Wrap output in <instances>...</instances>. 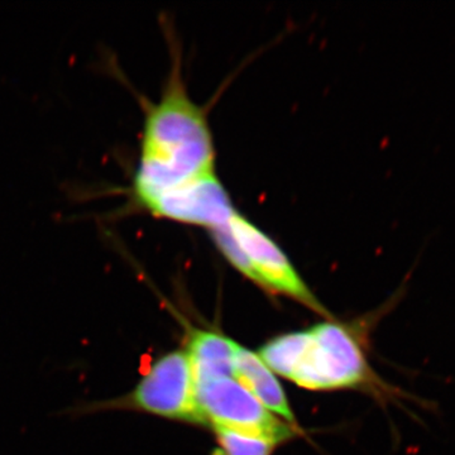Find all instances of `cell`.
Wrapping results in <instances>:
<instances>
[{"mask_svg": "<svg viewBox=\"0 0 455 455\" xmlns=\"http://www.w3.org/2000/svg\"><path fill=\"white\" fill-rule=\"evenodd\" d=\"M223 455H271L276 443L214 427Z\"/></svg>", "mask_w": 455, "mask_h": 455, "instance_id": "8", "label": "cell"}, {"mask_svg": "<svg viewBox=\"0 0 455 455\" xmlns=\"http://www.w3.org/2000/svg\"><path fill=\"white\" fill-rule=\"evenodd\" d=\"M209 235L224 259L245 278L266 291L287 296L329 316L283 248L238 209Z\"/></svg>", "mask_w": 455, "mask_h": 455, "instance_id": "2", "label": "cell"}, {"mask_svg": "<svg viewBox=\"0 0 455 455\" xmlns=\"http://www.w3.org/2000/svg\"><path fill=\"white\" fill-rule=\"evenodd\" d=\"M235 379L243 385L269 412L286 421L290 427L295 425L289 400L276 374L262 361L257 353L236 346L235 355Z\"/></svg>", "mask_w": 455, "mask_h": 455, "instance_id": "6", "label": "cell"}, {"mask_svg": "<svg viewBox=\"0 0 455 455\" xmlns=\"http://www.w3.org/2000/svg\"><path fill=\"white\" fill-rule=\"evenodd\" d=\"M291 381L309 390H333L366 385L373 376L355 335L337 323H322L307 331Z\"/></svg>", "mask_w": 455, "mask_h": 455, "instance_id": "4", "label": "cell"}, {"mask_svg": "<svg viewBox=\"0 0 455 455\" xmlns=\"http://www.w3.org/2000/svg\"><path fill=\"white\" fill-rule=\"evenodd\" d=\"M113 411L142 412L169 420L206 425L197 405L196 377L187 350H172L156 359L125 394L82 403L70 412L85 416Z\"/></svg>", "mask_w": 455, "mask_h": 455, "instance_id": "3", "label": "cell"}, {"mask_svg": "<svg viewBox=\"0 0 455 455\" xmlns=\"http://www.w3.org/2000/svg\"><path fill=\"white\" fill-rule=\"evenodd\" d=\"M238 344L223 334L191 331L187 350L196 381L235 377V355Z\"/></svg>", "mask_w": 455, "mask_h": 455, "instance_id": "7", "label": "cell"}, {"mask_svg": "<svg viewBox=\"0 0 455 455\" xmlns=\"http://www.w3.org/2000/svg\"><path fill=\"white\" fill-rule=\"evenodd\" d=\"M196 400L206 424L281 444L293 427L269 412L235 377L196 382Z\"/></svg>", "mask_w": 455, "mask_h": 455, "instance_id": "5", "label": "cell"}, {"mask_svg": "<svg viewBox=\"0 0 455 455\" xmlns=\"http://www.w3.org/2000/svg\"><path fill=\"white\" fill-rule=\"evenodd\" d=\"M156 100H143L139 158L125 188L127 211L203 228L226 220L233 200L218 176L208 116L188 94L180 52Z\"/></svg>", "mask_w": 455, "mask_h": 455, "instance_id": "1", "label": "cell"}]
</instances>
